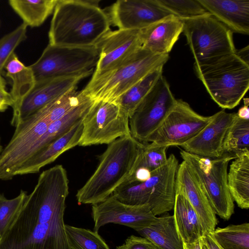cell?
<instances>
[{
    "mask_svg": "<svg viewBox=\"0 0 249 249\" xmlns=\"http://www.w3.org/2000/svg\"><path fill=\"white\" fill-rule=\"evenodd\" d=\"M68 194L69 180L62 166L42 172L0 237V249H71L64 221Z\"/></svg>",
    "mask_w": 249,
    "mask_h": 249,
    "instance_id": "6da1fadb",
    "label": "cell"
},
{
    "mask_svg": "<svg viewBox=\"0 0 249 249\" xmlns=\"http://www.w3.org/2000/svg\"><path fill=\"white\" fill-rule=\"evenodd\" d=\"M99 0H57L48 33L49 44L67 47L96 46L110 30Z\"/></svg>",
    "mask_w": 249,
    "mask_h": 249,
    "instance_id": "7a4b0ae2",
    "label": "cell"
},
{
    "mask_svg": "<svg viewBox=\"0 0 249 249\" xmlns=\"http://www.w3.org/2000/svg\"><path fill=\"white\" fill-rule=\"evenodd\" d=\"M144 143L131 135L119 138L100 157L95 171L76 195L79 204H95L112 194L132 173Z\"/></svg>",
    "mask_w": 249,
    "mask_h": 249,
    "instance_id": "3957f363",
    "label": "cell"
},
{
    "mask_svg": "<svg viewBox=\"0 0 249 249\" xmlns=\"http://www.w3.org/2000/svg\"><path fill=\"white\" fill-rule=\"evenodd\" d=\"M194 70L212 99L222 108L235 107L249 89V64L235 53L195 62Z\"/></svg>",
    "mask_w": 249,
    "mask_h": 249,
    "instance_id": "277c9868",
    "label": "cell"
},
{
    "mask_svg": "<svg viewBox=\"0 0 249 249\" xmlns=\"http://www.w3.org/2000/svg\"><path fill=\"white\" fill-rule=\"evenodd\" d=\"M168 59L169 54H155L141 48L114 69L92 75L82 91L94 101L114 102L150 72L163 66Z\"/></svg>",
    "mask_w": 249,
    "mask_h": 249,
    "instance_id": "5b68a950",
    "label": "cell"
},
{
    "mask_svg": "<svg viewBox=\"0 0 249 249\" xmlns=\"http://www.w3.org/2000/svg\"><path fill=\"white\" fill-rule=\"evenodd\" d=\"M178 165L175 156L170 154L166 162L151 172L147 180L124 181L112 195L125 204L146 205L155 216L166 213L174 208Z\"/></svg>",
    "mask_w": 249,
    "mask_h": 249,
    "instance_id": "8992f818",
    "label": "cell"
},
{
    "mask_svg": "<svg viewBox=\"0 0 249 249\" xmlns=\"http://www.w3.org/2000/svg\"><path fill=\"white\" fill-rule=\"evenodd\" d=\"M180 154L200 182L215 214L230 219L234 204L228 186V166L234 158L226 154L216 158H205L183 150Z\"/></svg>",
    "mask_w": 249,
    "mask_h": 249,
    "instance_id": "52a82bcc",
    "label": "cell"
},
{
    "mask_svg": "<svg viewBox=\"0 0 249 249\" xmlns=\"http://www.w3.org/2000/svg\"><path fill=\"white\" fill-rule=\"evenodd\" d=\"M181 20L195 63L235 53L232 31L211 14Z\"/></svg>",
    "mask_w": 249,
    "mask_h": 249,
    "instance_id": "ba28073f",
    "label": "cell"
},
{
    "mask_svg": "<svg viewBox=\"0 0 249 249\" xmlns=\"http://www.w3.org/2000/svg\"><path fill=\"white\" fill-rule=\"evenodd\" d=\"M98 58L96 46L77 47L49 44L38 59L29 67L37 82L92 71Z\"/></svg>",
    "mask_w": 249,
    "mask_h": 249,
    "instance_id": "9c48e42d",
    "label": "cell"
},
{
    "mask_svg": "<svg viewBox=\"0 0 249 249\" xmlns=\"http://www.w3.org/2000/svg\"><path fill=\"white\" fill-rule=\"evenodd\" d=\"M129 117L114 102L94 101L83 118L78 145L109 144L131 135Z\"/></svg>",
    "mask_w": 249,
    "mask_h": 249,
    "instance_id": "30bf717a",
    "label": "cell"
},
{
    "mask_svg": "<svg viewBox=\"0 0 249 249\" xmlns=\"http://www.w3.org/2000/svg\"><path fill=\"white\" fill-rule=\"evenodd\" d=\"M176 102L168 82L161 75L129 118L131 135L139 142L146 143Z\"/></svg>",
    "mask_w": 249,
    "mask_h": 249,
    "instance_id": "8fae6325",
    "label": "cell"
},
{
    "mask_svg": "<svg viewBox=\"0 0 249 249\" xmlns=\"http://www.w3.org/2000/svg\"><path fill=\"white\" fill-rule=\"evenodd\" d=\"M196 113L187 102L177 99L175 106L148 137L152 146H180L196 136L213 119Z\"/></svg>",
    "mask_w": 249,
    "mask_h": 249,
    "instance_id": "7c38bea8",
    "label": "cell"
},
{
    "mask_svg": "<svg viewBox=\"0 0 249 249\" xmlns=\"http://www.w3.org/2000/svg\"><path fill=\"white\" fill-rule=\"evenodd\" d=\"M88 72L79 75L49 79L36 82L19 106L13 109L11 124L16 127L23 120L49 103L77 88V84L92 74Z\"/></svg>",
    "mask_w": 249,
    "mask_h": 249,
    "instance_id": "4fadbf2b",
    "label": "cell"
},
{
    "mask_svg": "<svg viewBox=\"0 0 249 249\" xmlns=\"http://www.w3.org/2000/svg\"><path fill=\"white\" fill-rule=\"evenodd\" d=\"M93 231L109 223L123 225L137 231L149 226L157 217L146 205H131L118 200L113 195L92 205Z\"/></svg>",
    "mask_w": 249,
    "mask_h": 249,
    "instance_id": "5bb4252c",
    "label": "cell"
},
{
    "mask_svg": "<svg viewBox=\"0 0 249 249\" xmlns=\"http://www.w3.org/2000/svg\"><path fill=\"white\" fill-rule=\"evenodd\" d=\"M105 12L111 25L131 30H141L173 15L156 0H119Z\"/></svg>",
    "mask_w": 249,
    "mask_h": 249,
    "instance_id": "9a60e30c",
    "label": "cell"
},
{
    "mask_svg": "<svg viewBox=\"0 0 249 249\" xmlns=\"http://www.w3.org/2000/svg\"><path fill=\"white\" fill-rule=\"evenodd\" d=\"M96 47L99 58L93 75L114 69L141 48L140 30H110L100 39Z\"/></svg>",
    "mask_w": 249,
    "mask_h": 249,
    "instance_id": "2e32d148",
    "label": "cell"
},
{
    "mask_svg": "<svg viewBox=\"0 0 249 249\" xmlns=\"http://www.w3.org/2000/svg\"><path fill=\"white\" fill-rule=\"evenodd\" d=\"M176 190L184 195L195 209L205 233L212 232L217 224L216 214L199 179L183 160L178 167Z\"/></svg>",
    "mask_w": 249,
    "mask_h": 249,
    "instance_id": "e0dca14e",
    "label": "cell"
},
{
    "mask_svg": "<svg viewBox=\"0 0 249 249\" xmlns=\"http://www.w3.org/2000/svg\"><path fill=\"white\" fill-rule=\"evenodd\" d=\"M234 113L224 109L213 114L212 120L194 138L180 147L183 150L200 157L216 158L223 154V144Z\"/></svg>",
    "mask_w": 249,
    "mask_h": 249,
    "instance_id": "ac0fdd59",
    "label": "cell"
},
{
    "mask_svg": "<svg viewBox=\"0 0 249 249\" xmlns=\"http://www.w3.org/2000/svg\"><path fill=\"white\" fill-rule=\"evenodd\" d=\"M182 20L170 15L140 30L142 48L153 53L168 54L183 32Z\"/></svg>",
    "mask_w": 249,
    "mask_h": 249,
    "instance_id": "d6986e66",
    "label": "cell"
},
{
    "mask_svg": "<svg viewBox=\"0 0 249 249\" xmlns=\"http://www.w3.org/2000/svg\"><path fill=\"white\" fill-rule=\"evenodd\" d=\"M82 120L37 151L23 164L16 176L37 173L43 167L54 161L63 153L78 145L83 131Z\"/></svg>",
    "mask_w": 249,
    "mask_h": 249,
    "instance_id": "ffe728a7",
    "label": "cell"
},
{
    "mask_svg": "<svg viewBox=\"0 0 249 249\" xmlns=\"http://www.w3.org/2000/svg\"><path fill=\"white\" fill-rule=\"evenodd\" d=\"M213 16L232 32L249 34V0H198Z\"/></svg>",
    "mask_w": 249,
    "mask_h": 249,
    "instance_id": "44dd1931",
    "label": "cell"
},
{
    "mask_svg": "<svg viewBox=\"0 0 249 249\" xmlns=\"http://www.w3.org/2000/svg\"><path fill=\"white\" fill-rule=\"evenodd\" d=\"M173 209L176 228L183 243H194L206 234L196 211L181 192L176 191Z\"/></svg>",
    "mask_w": 249,
    "mask_h": 249,
    "instance_id": "7402d4cb",
    "label": "cell"
},
{
    "mask_svg": "<svg viewBox=\"0 0 249 249\" xmlns=\"http://www.w3.org/2000/svg\"><path fill=\"white\" fill-rule=\"evenodd\" d=\"M137 231L158 249H183V242L177 231L173 215L157 217L149 226Z\"/></svg>",
    "mask_w": 249,
    "mask_h": 249,
    "instance_id": "603a6c76",
    "label": "cell"
},
{
    "mask_svg": "<svg viewBox=\"0 0 249 249\" xmlns=\"http://www.w3.org/2000/svg\"><path fill=\"white\" fill-rule=\"evenodd\" d=\"M228 186L231 195L238 206L249 208V152L232 161L227 174Z\"/></svg>",
    "mask_w": 249,
    "mask_h": 249,
    "instance_id": "cb8c5ba5",
    "label": "cell"
},
{
    "mask_svg": "<svg viewBox=\"0 0 249 249\" xmlns=\"http://www.w3.org/2000/svg\"><path fill=\"white\" fill-rule=\"evenodd\" d=\"M4 69L6 76L12 80L10 93L14 101L12 107L14 109L34 87L36 80L29 66H26L21 62L15 53L8 59Z\"/></svg>",
    "mask_w": 249,
    "mask_h": 249,
    "instance_id": "d4e9b609",
    "label": "cell"
},
{
    "mask_svg": "<svg viewBox=\"0 0 249 249\" xmlns=\"http://www.w3.org/2000/svg\"><path fill=\"white\" fill-rule=\"evenodd\" d=\"M58 0H10L9 4L27 26H40L53 12Z\"/></svg>",
    "mask_w": 249,
    "mask_h": 249,
    "instance_id": "484cf974",
    "label": "cell"
},
{
    "mask_svg": "<svg viewBox=\"0 0 249 249\" xmlns=\"http://www.w3.org/2000/svg\"><path fill=\"white\" fill-rule=\"evenodd\" d=\"M163 68L160 67L150 72L114 102L129 118L162 75Z\"/></svg>",
    "mask_w": 249,
    "mask_h": 249,
    "instance_id": "4316f807",
    "label": "cell"
},
{
    "mask_svg": "<svg viewBox=\"0 0 249 249\" xmlns=\"http://www.w3.org/2000/svg\"><path fill=\"white\" fill-rule=\"evenodd\" d=\"M223 151L234 159L249 152V120L241 118L234 113L225 135Z\"/></svg>",
    "mask_w": 249,
    "mask_h": 249,
    "instance_id": "83f0119b",
    "label": "cell"
},
{
    "mask_svg": "<svg viewBox=\"0 0 249 249\" xmlns=\"http://www.w3.org/2000/svg\"><path fill=\"white\" fill-rule=\"evenodd\" d=\"M223 249H249V223L217 228L210 233Z\"/></svg>",
    "mask_w": 249,
    "mask_h": 249,
    "instance_id": "f1b7e54d",
    "label": "cell"
},
{
    "mask_svg": "<svg viewBox=\"0 0 249 249\" xmlns=\"http://www.w3.org/2000/svg\"><path fill=\"white\" fill-rule=\"evenodd\" d=\"M65 229L71 249H110L97 231L68 225Z\"/></svg>",
    "mask_w": 249,
    "mask_h": 249,
    "instance_id": "f546056e",
    "label": "cell"
},
{
    "mask_svg": "<svg viewBox=\"0 0 249 249\" xmlns=\"http://www.w3.org/2000/svg\"><path fill=\"white\" fill-rule=\"evenodd\" d=\"M157 3L173 15L186 19L210 14L198 0H156Z\"/></svg>",
    "mask_w": 249,
    "mask_h": 249,
    "instance_id": "4dcf8cb0",
    "label": "cell"
},
{
    "mask_svg": "<svg viewBox=\"0 0 249 249\" xmlns=\"http://www.w3.org/2000/svg\"><path fill=\"white\" fill-rule=\"evenodd\" d=\"M143 143L144 147L137 159L133 171L143 168L152 172L166 162L168 158L166 152L168 147L152 146L148 143Z\"/></svg>",
    "mask_w": 249,
    "mask_h": 249,
    "instance_id": "1f68e13d",
    "label": "cell"
},
{
    "mask_svg": "<svg viewBox=\"0 0 249 249\" xmlns=\"http://www.w3.org/2000/svg\"><path fill=\"white\" fill-rule=\"evenodd\" d=\"M27 195L26 191L21 190L17 196L9 199L0 193V237L18 214Z\"/></svg>",
    "mask_w": 249,
    "mask_h": 249,
    "instance_id": "d6a6232c",
    "label": "cell"
},
{
    "mask_svg": "<svg viewBox=\"0 0 249 249\" xmlns=\"http://www.w3.org/2000/svg\"><path fill=\"white\" fill-rule=\"evenodd\" d=\"M27 28L23 23L0 39V74L16 48L26 38Z\"/></svg>",
    "mask_w": 249,
    "mask_h": 249,
    "instance_id": "836d02e7",
    "label": "cell"
},
{
    "mask_svg": "<svg viewBox=\"0 0 249 249\" xmlns=\"http://www.w3.org/2000/svg\"><path fill=\"white\" fill-rule=\"evenodd\" d=\"M116 249H158L149 240L143 237L129 236L124 243Z\"/></svg>",
    "mask_w": 249,
    "mask_h": 249,
    "instance_id": "e575fe53",
    "label": "cell"
},
{
    "mask_svg": "<svg viewBox=\"0 0 249 249\" xmlns=\"http://www.w3.org/2000/svg\"><path fill=\"white\" fill-rule=\"evenodd\" d=\"M6 81L1 74H0V102L8 106L13 107L14 101L10 93L6 90Z\"/></svg>",
    "mask_w": 249,
    "mask_h": 249,
    "instance_id": "d590c367",
    "label": "cell"
},
{
    "mask_svg": "<svg viewBox=\"0 0 249 249\" xmlns=\"http://www.w3.org/2000/svg\"><path fill=\"white\" fill-rule=\"evenodd\" d=\"M201 240L208 249H223L209 233L204 234L202 237Z\"/></svg>",
    "mask_w": 249,
    "mask_h": 249,
    "instance_id": "8d00e7d4",
    "label": "cell"
},
{
    "mask_svg": "<svg viewBox=\"0 0 249 249\" xmlns=\"http://www.w3.org/2000/svg\"><path fill=\"white\" fill-rule=\"evenodd\" d=\"M244 105L239 108L236 114L241 118L249 120V98H244Z\"/></svg>",
    "mask_w": 249,
    "mask_h": 249,
    "instance_id": "74e56055",
    "label": "cell"
},
{
    "mask_svg": "<svg viewBox=\"0 0 249 249\" xmlns=\"http://www.w3.org/2000/svg\"><path fill=\"white\" fill-rule=\"evenodd\" d=\"M202 246L201 238L194 243H183V249H202Z\"/></svg>",
    "mask_w": 249,
    "mask_h": 249,
    "instance_id": "f35d334b",
    "label": "cell"
},
{
    "mask_svg": "<svg viewBox=\"0 0 249 249\" xmlns=\"http://www.w3.org/2000/svg\"><path fill=\"white\" fill-rule=\"evenodd\" d=\"M235 53L243 60L249 63V46H247L240 50H236Z\"/></svg>",
    "mask_w": 249,
    "mask_h": 249,
    "instance_id": "ab89813d",
    "label": "cell"
},
{
    "mask_svg": "<svg viewBox=\"0 0 249 249\" xmlns=\"http://www.w3.org/2000/svg\"><path fill=\"white\" fill-rule=\"evenodd\" d=\"M8 107L6 104L0 102V112L5 111L8 108Z\"/></svg>",
    "mask_w": 249,
    "mask_h": 249,
    "instance_id": "60d3db41",
    "label": "cell"
},
{
    "mask_svg": "<svg viewBox=\"0 0 249 249\" xmlns=\"http://www.w3.org/2000/svg\"><path fill=\"white\" fill-rule=\"evenodd\" d=\"M202 249H208L207 247L206 246V245L203 242H202Z\"/></svg>",
    "mask_w": 249,
    "mask_h": 249,
    "instance_id": "b9f144b4",
    "label": "cell"
},
{
    "mask_svg": "<svg viewBox=\"0 0 249 249\" xmlns=\"http://www.w3.org/2000/svg\"><path fill=\"white\" fill-rule=\"evenodd\" d=\"M2 146L0 143V153L2 151Z\"/></svg>",
    "mask_w": 249,
    "mask_h": 249,
    "instance_id": "7bdbcfd3",
    "label": "cell"
},
{
    "mask_svg": "<svg viewBox=\"0 0 249 249\" xmlns=\"http://www.w3.org/2000/svg\"></svg>",
    "mask_w": 249,
    "mask_h": 249,
    "instance_id": "ee69618b",
    "label": "cell"
}]
</instances>
